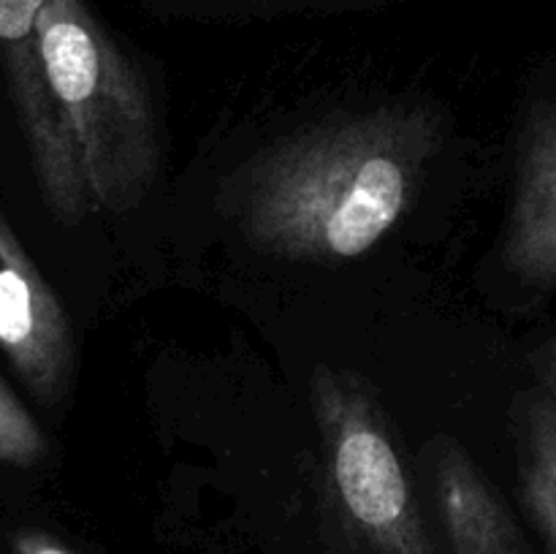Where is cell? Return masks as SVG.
Segmentation results:
<instances>
[{"label":"cell","instance_id":"6da1fadb","mask_svg":"<svg viewBox=\"0 0 556 554\" xmlns=\"http://www.w3.org/2000/svg\"><path fill=\"white\" fill-rule=\"evenodd\" d=\"M440 139V119L424 106L337 114L242 163L223 206L275 259H358L410 210Z\"/></svg>","mask_w":556,"mask_h":554},{"label":"cell","instance_id":"7a4b0ae2","mask_svg":"<svg viewBox=\"0 0 556 554\" xmlns=\"http://www.w3.org/2000/svg\"><path fill=\"white\" fill-rule=\"evenodd\" d=\"M38 36L92 210L117 215L136 210L161 168L155 106L144 74L85 0H49Z\"/></svg>","mask_w":556,"mask_h":554},{"label":"cell","instance_id":"3957f363","mask_svg":"<svg viewBox=\"0 0 556 554\" xmlns=\"http://www.w3.org/2000/svg\"><path fill=\"white\" fill-rule=\"evenodd\" d=\"M326 492L353 554H440L378 396L320 364L309 383Z\"/></svg>","mask_w":556,"mask_h":554},{"label":"cell","instance_id":"277c9868","mask_svg":"<svg viewBox=\"0 0 556 554\" xmlns=\"http://www.w3.org/2000/svg\"><path fill=\"white\" fill-rule=\"evenodd\" d=\"M47 3L49 0H0V65L43 204L54 221L76 226L92 212V201L79 152L43 63L38 20Z\"/></svg>","mask_w":556,"mask_h":554},{"label":"cell","instance_id":"5b68a950","mask_svg":"<svg viewBox=\"0 0 556 554\" xmlns=\"http://www.w3.org/2000/svg\"><path fill=\"white\" fill-rule=\"evenodd\" d=\"M0 348L38 402L58 407L71 391L76 342L68 313L22 248L0 206Z\"/></svg>","mask_w":556,"mask_h":554},{"label":"cell","instance_id":"8992f818","mask_svg":"<svg viewBox=\"0 0 556 554\" xmlns=\"http://www.w3.org/2000/svg\"><path fill=\"white\" fill-rule=\"evenodd\" d=\"M503 261L527 286H556V103L535 109L521 134Z\"/></svg>","mask_w":556,"mask_h":554},{"label":"cell","instance_id":"52a82bcc","mask_svg":"<svg viewBox=\"0 0 556 554\" xmlns=\"http://www.w3.org/2000/svg\"><path fill=\"white\" fill-rule=\"evenodd\" d=\"M432 481L440 525L454 554H527L508 505L462 443L451 438L434 443Z\"/></svg>","mask_w":556,"mask_h":554},{"label":"cell","instance_id":"ba28073f","mask_svg":"<svg viewBox=\"0 0 556 554\" xmlns=\"http://www.w3.org/2000/svg\"><path fill=\"white\" fill-rule=\"evenodd\" d=\"M519 492L527 516L556 554V402L532 394L521 405Z\"/></svg>","mask_w":556,"mask_h":554},{"label":"cell","instance_id":"9c48e42d","mask_svg":"<svg viewBox=\"0 0 556 554\" xmlns=\"http://www.w3.org/2000/svg\"><path fill=\"white\" fill-rule=\"evenodd\" d=\"M49 456V440L14 391L0 380V465L33 467Z\"/></svg>","mask_w":556,"mask_h":554},{"label":"cell","instance_id":"30bf717a","mask_svg":"<svg viewBox=\"0 0 556 554\" xmlns=\"http://www.w3.org/2000/svg\"><path fill=\"white\" fill-rule=\"evenodd\" d=\"M11 552L14 554H74L65 543L41 530H22L11 538Z\"/></svg>","mask_w":556,"mask_h":554},{"label":"cell","instance_id":"8fae6325","mask_svg":"<svg viewBox=\"0 0 556 554\" xmlns=\"http://www.w3.org/2000/svg\"><path fill=\"white\" fill-rule=\"evenodd\" d=\"M538 375H541L543 386H546V394L556 402V337L538 356Z\"/></svg>","mask_w":556,"mask_h":554}]
</instances>
